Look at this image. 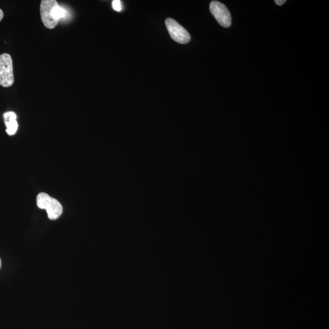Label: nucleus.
I'll use <instances>...</instances> for the list:
<instances>
[{
  "mask_svg": "<svg viewBox=\"0 0 329 329\" xmlns=\"http://www.w3.org/2000/svg\"><path fill=\"white\" fill-rule=\"evenodd\" d=\"M210 11L221 27H230L232 24L231 15L226 6L218 1H212L210 4Z\"/></svg>",
  "mask_w": 329,
  "mask_h": 329,
  "instance_id": "39448f33",
  "label": "nucleus"
},
{
  "mask_svg": "<svg viewBox=\"0 0 329 329\" xmlns=\"http://www.w3.org/2000/svg\"><path fill=\"white\" fill-rule=\"evenodd\" d=\"M40 10L42 21L49 29L55 28L60 20L66 16V11L56 0H42Z\"/></svg>",
  "mask_w": 329,
  "mask_h": 329,
  "instance_id": "f257e3e1",
  "label": "nucleus"
},
{
  "mask_svg": "<svg viewBox=\"0 0 329 329\" xmlns=\"http://www.w3.org/2000/svg\"><path fill=\"white\" fill-rule=\"evenodd\" d=\"M274 2L275 3V4H276L277 5L282 6L284 4H285L286 1H285V0H275V1H274Z\"/></svg>",
  "mask_w": 329,
  "mask_h": 329,
  "instance_id": "6e6552de",
  "label": "nucleus"
},
{
  "mask_svg": "<svg viewBox=\"0 0 329 329\" xmlns=\"http://www.w3.org/2000/svg\"><path fill=\"white\" fill-rule=\"evenodd\" d=\"M112 8L115 11L121 12L123 10L122 2L120 0H114L112 2Z\"/></svg>",
  "mask_w": 329,
  "mask_h": 329,
  "instance_id": "0eeeda50",
  "label": "nucleus"
},
{
  "mask_svg": "<svg viewBox=\"0 0 329 329\" xmlns=\"http://www.w3.org/2000/svg\"><path fill=\"white\" fill-rule=\"evenodd\" d=\"M1 265H2V262H1V259H0V268H1Z\"/></svg>",
  "mask_w": 329,
  "mask_h": 329,
  "instance_id": "9d476101",
  "label": "nucleus"
},
{
  "mask_svg": "<svg viewBox=\"0 0 329 329\" xmlns=\"http://www.w3.org/2000/svg\"><path fill=\"white\" fill-rule=\"evenodd\" d=\"M37 205L40 209L46 210L48 216L52 220L58 219L63 213V208L60 202L46 193H39L37 196Z\"/></svg>",
  "mask_w": 329,
  "mask_h": 329,
  "instance_id": "f03ea898",
  "label": "nucleus"
},
{
  "mask_svg": "<svg viewBox=\"0 0 329 329\" xmlns=\"http://www.w3.org/2000/svg\"><path fill=\"white\" fill-rule=\"evenodd\" d=\"M5 124L6 126H7V133L8 135H10V136H13V135L16 133L19 127L17 119L7 121V122H5Z\"/></svg>",
  "mask_w": 329,
  "mask_h": 329,
  "instance_id": "423d86ee",
  "label": "nucleus"
},
{
  "mask_svg": "<svg viewBox=\"0 0 329 329\" xmlns=\"http://www.w3.org/2000/svg\"><path fill=\"white\" fill-rule=\"evenodd\" d=\"M14 82L13 63L8 53L0 55V85L4 87L13 86Z\"/></svg>",
  "mask_w": 329,
  "mask_h": 329,
  "instance_id": "7ed1b4c3",
  "label": "nucleus"
},
{
  "mask_svg": "<svg viewBox=\"0 0 329 329\" xmlns=\"http://www.w3.org/2000/svg\"><path fill=\"white\" fill-rule=\"evenodd\" d=\"M166 27L171 38L179 44H185L190 41L189 33L174 19L168 18L165 21Z\"/></svg>",
  "mask_w": 329,
  "mask_h": 329,
  "instance_id": "20e7f679",
  "label": "nucleus"
},
{
  "mask_svg": "<svg viewBox=\"0 0 329 329\" xmlns=\"http://www.w3.org/2000/svg\"><path fill=\"white\" fill-rule=\"evenodd\" d=\"M4 12H3V11L1 9H0V22H1L3 19H4Z\"/></svg>",
  "mask_w": 329,
  "mask_h": 329,
  "instance_id": "1a4fd4ad",
  "label": "nucleus"
}]
</instances>
